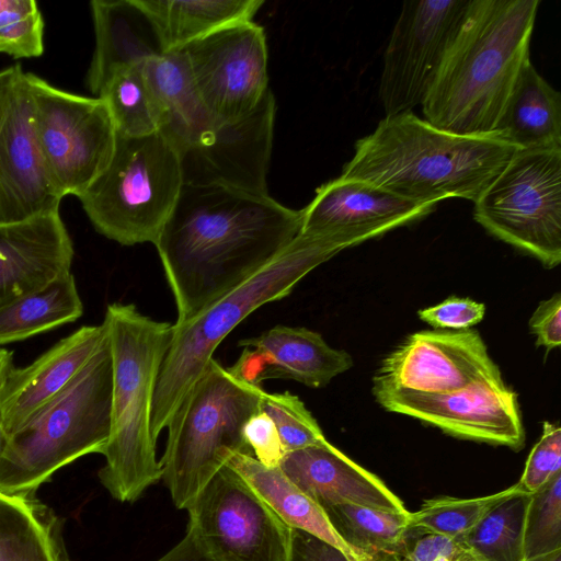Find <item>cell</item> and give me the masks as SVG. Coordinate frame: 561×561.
<instances>
[{
    "label": "cell",
    "instance_id": "cell-32",
    "mask_svg": "<svg viewBox=\"0 0 561 561\" xmlns=\"http://www.w3.org/2000/svg\"><path fill=\"white\" fill-rule=\"evenodd\" d=\"M516 491L518 488L514 484L503 491L481 497L440 496L427 500L419 511L411 512L410 527L451 538L462 537L493 506Z\"/></svg>",
    "mask_w": 561,
    "mask_h": 561
},
{
    "label": "cell",
    "instance_id": "cell-35",
    "mask_svg": "<svg viewBox=\"0 0 561 561\" xmlns=\"http://www.w3.org/2000/svg\"><path fill=\"white\" fill-rule=\"evenodd\" d=\"M274 423L285 453L298 450L325 440V436L305 403L288 391L265 392L260 403Z\"/></svg>",
    "mask_w": 561,
    "mask_h": 561
},
{
    "label": "cell",
    "instance_id": "cell-34",
    "mask_svg": "<svg viewBox=\"0 0 561 561\" xmlns=\"http://www.w3.org/2000/svg\"><path fill=\"white\" fill-rule=\"evenodd\" d=\"M44 53V20L34 0H0V54L15 59Z\"/></svg>",
    "mask_w": 561,
    "mask_h": 561
},
{
    "label": "cell",
    "instance_id": "cell-40",
    "mask_svg": "<svg viewBox=\"0 0 561 561\" xmlns=\"http://www.w3.org/2000/svg\"><path fill=\"white\" fill-rule=\"evenodd\" d=\"M43 505L34 496L0 492V557L26 533Z\"/></svg>",
    "mask_w": 561,
    "mask_h": 561
},
{
    "label": "cell",
    "instance_id": "cell-19",
    "mask_svg": "<svg viewBox=\"0 0 561 561\" xmlns=\"http://www.w3.org/2000/svg\"><path fill=\"white\" fill-rule=\"evenodd\" d=\"M238 345L242 352L228 370L255 386L266 379H290L321 388L353 366L346 351L330 346L320 333L307 328L276 325Z\"/></svg>",
    "mask_w": 561,
    "mask_h": 561
},
{
    "label": "cell",
    "instance_id": "cell-29",
    "mask_svg": "<svg viewBox=\"0 0 561 561\" xmlns=\"http://www.w3.org/2000/svg\"><path fill=\"white\" fill-rule=\"evenodd\" d=\"M339 537L363 561L392 554L409 528L411 512H390L352 503L322 507Z\"/></svg>",
    "mask_w": 561,
    "mask_h": 561
},
{
    "label": "cell",
    "instance_id": "cell-3",
    "mask_svg": "<svg viewBox=\"0 0 561 561\" xmlns=\"http://www.w3.org/2000/svg\"><path fill=\"white\" fill-rule=\"evenodd\" d=\"M517 150L495 134H454L407 112L386 116L358 139L340 176L421 204L448 197L474 203Z\"/></svg>",
    "mask_w": 561,
    "mask_h": 561
},
{
    "label": "cell",
    "instance_id": "cell-2",
    "mask_svg": "<svg viewBox=\"0 0 561 561\" xmlns=\"http://www.w3.org/2000/svg\"><path fill=\"white\" fill-rule=\"evenodd\" d=\"M539 0H469L422 104L424 119L459 135L494 134L530 60Z\"/></svg>",
    "mask_w": 561,
    "mask_h": 561
},
{
    "label": "cell",
    "instance_id": "cell-21",
    "mask_svg": "<svg viewBox=\"0 0 561 561\" xmlns=\"http://www.w3.org/2000/svg\"><path fill=\"white\" fill-rule=\"evenodd\" d=\"M107 339L105 324L82 325L30 365L14 368L0 393V421L9 436L61 392Z\"/></svg>",
    "mask_w": 561,
    "mask_h": 561
},
{
    "label": "cell",
    "instance_id": "cell-8",
    "mask_svg": "<svg viewBox=\"0 0 561 561\" xmlns=\"http://www.w3.org/2000/svg\"><path fill=\"white\" fill-rule=\"evenodd\" d=\"M182 186L178 152L163 135L116 134L108 165L78 198L100 234L122 245L154 244Z\"/></svg>",
    "mask_w": 561,
    "mask_h": 561
},
{
    "label": "cell",
    "instance_id": "cell-9",
    "mask_svg": "<svg viewBox=\"0 0 561 561\" xmlns=\"http://www.w3.org/2000/svg\"><path fill=\"white\" fill-rule=\"evenodd\" d=\"M474 220L546 268L561 262V148L518 149L474 202Z\"/></svg>",
    "mask_w": 561,
    "mask_h": 561
},
{
    "label": "cell",
    "instance_id": "cell-6",
    "mask_svg": "<svg viewBox=\"0 0 561 561\" xmlns=\"http://www.w3.org/2000/svg\"><path fill=\"white\" fill-rule=\"evenodd\" d=\"M112 380L107 336L77 377L8 436L0 492L34 496L62 467L103 454L111 431Z\"/></svg>",
    "mask_w": 561,
    "mask_h": 561
},
{
    "label": "cell",
    "instance_id": "cell-28",
    "mask_svg": "<svg viewBox=\"0 0 561 561\" xmlns=\"http://www.w3.org/2000/svg\"><path fill=\"white\" fill-rule=\"evenodd\" d=\"M82 313L70 272L0 308V346L75 322Z\"/></svg>",
    "mask_w": 561,
    "mask_h": 561
},
{
    "label": "cell",
    "instance_id": "cell-17",
    "mask_svg": "<svg viewBox=\"0 0 561 561\" xmlns=\"http://www.w3.org/2000/svg\"><path fill=\"white\" fill-rule=\"evenodd\" d=\"M62 198L37 141L32 94L22 70L0 126V222L59 211Z\"/></svg>",
    "mask_w": 561,
    "mask_h": 561
},
{
    "label": "cell",
    "instance_id": "cell-12",
    "mask_svg": "<svg viewBox=\"0 0 561 561\" xmlns=\"http://www.w3.org/2000/svg\"><path fill=\"white\" fill-rule=\"evenodd\" d=\"M469 0H410L383 54L378 95L386 116L422 105Z\"/></svg>",
    "mask_w": 561,
    "mask_h": 561
},
{
    "label": "cell",
    "instance_id": "cell-38",
    "mask_svg": "<svg viewBox=\"0 0 561 561\" xmlns=\"http://www.w3.org/2000/svg\"><path fill=\"white\" fill-rule=\"evenodd\" d=\"M560 472L561 430L559 425L546 421L516 485L519 491L533 494Z\"/></svg>",
    "mask_w": 561,
    "mask_h": 561
},
{
    "label": "cell",
    "instance_id": "cell-45",
    "mask_svg": "<svg viewBox=\"0 0 561 561\" xmlns=\"http://www.w3.org/2000/svg\"><path fill=\"white\" fill-rule=\"evenodd\" d=\"M22 70L23 69L20 65H14L0 70V126L10 102L14 83Z\"/></svg>",
    "mask_w": 561,
    "mask_h": 561
},
{
    "label": "cell",
    "instance_id": "cell-46",
    "mask_svg": "<svg viewBox=\"0 0 561 561\" xmlns=\"http://www.w3.org/2000/svg\"><path fill=\"white\" fill-rule=\"evenodd\" d=\"M14 368L13 352L0 346V393Z\"/></svg>",
    "mask_w": 561,
    "mask_h": 561
},
{
    "label": "cell",
    "instance_id": "cell-18",
    "mask_svg": "<svg viewBox=\"0 0 561 561\" xmlns=\"http://www.w3.org/2000/svg\"><path fill=\"white\" fill-rule=\"evenodd\" d=\"M434 207L362 180L339 176L319 186L300 210V231L334 234L353 247L420 220Z\"/></svg>",
    "mask_w": 561,
    "mask_h": 561
},
{
    "label": "cell",
    "instance_id": "cell-39",
    "mask_svg": "<svg viewBox=\"0 0 561 561\" xmlns=\"http://www.w3.org/2000/svg\"><path fill=\"white\" fill-rule=\"evenodd\" d=\"M417 314L435 329L462 331L483 320L485 306L470 298L451 296L433 307L419 310Z\"/></svg>",
    "mask_w": 561,
    "mask_h": 561
},
{
    "label": "cell",
    "instance_id": "cell-48",
    "mask_svg": "<svg viewBox=\"0 0 561 561\" xmlns=\"http://www.w3.org/2000/svg\"><path fill=\"white\" fill-rule=\"evenodd\" d=\"M7 439H8V435L2 426V423L0 421V457L3 453V449L5 447V444H7Z\"/></svg>",
    "mask_w": 561,
    "mask_h": 561
},
{
    "label": "cell",
    "instance_id": "cell-24",
    "mask_svg": "<svg viewBox=\"0 0 561 561\" xmlns=\"http://www.w3.org/2000/svg\"><path fill=\"white\" fill-rule=\"evenodd\" d=\"M494 134L517 149L561 148V94L530 60L516 79Z\"/></svg>",
    "mask_w": 561,
    "mask_h": 561
},
{
    "label": "cell",
    "instance_id": "cell-27",
    "mask_svg": "<svg viewBox=\"0 0 561 561\" xmlns=\"http://www.w3.org/2000/svg\"><path fill=\"white\" fill-rule=\"evenodd\" d=\"M165 50H175L233 24L253 21L263 0H139Z\"/></svg>",
    "mask_w": 561,
    "mask_h": 561
},
{
    "label": "cell",
    "instance_id": "cell-42",
    "mask_svg": "<svg viewBox=\"0 0 561 561\" xmlns=\"http://www.w3.org/2000/svg\"><path fill=\"white\" fill-rule=\"evenodd\" d=\"M529 331L536 345L547 351L561 345V295L554 294L541 301L529 319Z\"/></svg>",
    "mask_w": 561,
    "mask_h": 561
},
{
    "label": "cell",
    "instance_id": "cell-14",
    "mask_svg": "<svg viewBox=\"0 0 561 561\" xmlns=\"http://www.w3.org/2000/svg\"><path fill=\"white\" fill-rule=\"evenodd\" d=\"M387 411L404 414L444 433L480 443L524 447L525 430L517 394L502 379H485L449 392L373 388Z\"/></svg>",
    "mask_w": 561,
    "mask_h": 561
},
{
    "label": "cell",
    "instance_id": "cell-26",
    "mask_svg": "<svg viewBox=\"0 0 561 561\" xmlns=\"http://www.w3.org/2000/svg\"><path fill=\"white\" fill-rule=\"evenodd\" d=\"M290 528L309 533L363 561L335 533L324 511L299 490L279 467H266L252 454H234L227 462Z\"/></svg>",
    "mask_w": 561,
    "mask_h": 561
},
{
    "label": "cell",
    "instance_id": "cell-11",
    "mask_svg": "<svg viewBox=\"0 0 561 561\" xmlns=\"http://www.w3.org/2000/svg\"><path fill=\"white\" fill-rule=\"evenodd\" d=\"M186 511L187 529L209 561H287L291 528L230 466Z\"/></svg>",
    "mask_w": 561,
    "mask_h": 561
},
{
    "label": "cell",
    "instance_id": "cell-44",
    "mask_svg": "<svg viewBox=\"0 0 561 561\" xmlns=\"http://www.w3.org/2000/svg\"><path fill=\"white\" fill-rule=\"evenodd\" d=\"M156 561H209L187 529L185 536L171 550Z\"/></svg>",
    "mask_w": 561,
    "mask_h": 561
},
{
    "label": "cell",
    "instance_id": "cell-43",
    "mask_svg": "<svg viewBox=\"0 0 561 561\" xmlns=\"http://www.w3.org/2000/svg\"><path fill=\"white\" fill-rule=\"evenodd\" d=\"M287 561H353L333 545L300 529L291 528Z\"/></svg>",
    "mask_w": 561,
    "mask_h": 561
},
{
    "label": "cell",
    "instance_id": "cell-1",
    "mask_svg": "<svg viewBox=\"0 0 561 561\" xmlns=\"http://www.w3.org/2000/svg\"><path fill=\"white\" fill-rule=\"evenodd\" d=\"M300 210L268 194L183 185L157 248L184 322L272 261L300 232Z\"/></svg>",
    "mask_w": 561,
    "mask_h": 561
},
{
    "label": "cell",
    "instance_id": "cell-31",
    "mask_svg": "<svg viewBox=\"0 0 561 561\" xmlns=\"http://www.w3.org/2000/svg\"><path fill=\"white\" fill-rule=\"evenodd\" d=\"M530 494L516 491L499 502L461 538L484 561H523V536Z\"/></svg>",
    "mask_w": 561,
    "mask_h": 561
},
{
    "label": "cell",
    "instance_id": "cell-47",
    "mask_svg": "<svg viewBox=\"0 0 561 561\" xmlns=\"http://www.w3.org/2000/svg\"><path fill=\"white\" fill-rule=\"evenodd\" d=\"M523 561H561V549L535 558L524 559Z\"/></svg>",
    "mask_w": 561,
    "mask_h": 561
},
{
    "label": "cell",
    "instance_id": "cell-22",
    "mask_svg": "<svg viewBox=\"0 0 561 561\" xmlns=\"http://www.w3.org/2000/svg\"><path fill=\"white\" fill-rule=\"evenodd\" d=\"M284 474L321 507L352 503L371 508L407 512L400 500L376 474L353 461L327 439L285 453Z\"/></svg>",
    "mask_w": 561,
    "mask_h": 561
},
{
    "label": "cell",
    "instance_id": "cell-37",
    "mask_svg": "<svg viewBox=\"0 0 561 561\" xmlns=\"http://www.w3.org/2000/svg\"><path fill=\"white\" fill-rule=\"evenodd\" d=\"M375 561H484L461 538L410 527L398 550Z\"/></svg>",
    "mask_w": 561,
    "mask_h": 561
},
{
    "label": "cell",
    "instance_id": "cell-23",
    "mask_svg": "<svg viewBox=\"0 0 561 561\" xmlns=\"http://www.w3.org/2000/svg\"><path fill=\"white\" fill-rule=\"evenodd\" d=\"M90 9L95 46L85 82L94 95L116 71L167 53L139 0H93Z\"/></svg>",
    "mask_w": 561,
    "mask_h": 561
},
{
    "label": "cell",
    "instance_id": "cell-5",
    "mask_svg": "<svg viewBox=\"0 0 561 561\" xmlns=\"http://www.w3.org/2000/svg\"><path fill=\"white\" fill-rule=\"evenodd\" d=\"M347 243L333 234L300 231L272 261L184 322L173 323L152 402L157 439L226 336L261 306L288 296L309 272Z\"/></svg>",
    "mask_w": 561,
    "mask_h": 561
},
{
    "label": "cell",
    "instance_id": "cell-33",
    "mask_svg": "<svg viewBox=\"0 0 561 561\" xmlns=\"http://www.w3.org/2000/svg\"><path fill=\"white\" fill-rule=\"evenodd\" d=\"M561 549V472L530 494L523 536L524 559Z\"/></svg>",
    "mask_w": 561,
    "mask_h": 561
},
{
    "label": "cell",
    "instance_id": "cell-25",
    "mask_svg": "<svg viewBox=\"0 0 561 561\" xmlns=\"http://www.w3.org/2000/svg\"><path fill=\"white\" fill-rule=\"evenodd\" d=\"M142 68L161 107L159 133L176 151L219 124L206 110L180 49L151 58Z\"/></svg>",
    "mask_w": 561,
    "mask_h": 561
},
{
    "label": "cell",
    "instance_id": "cell-4",
    "mask_svg": "<svg viewBox=\"0 0 561 561\" xmlns=\"http://www.w3.org/2000/svg\"><path fill=\"white\" fill-rule=\"evenodd\" d=\"M103 323L112 356L111 431L99 479L113 499L131 503L161 480L151 415L161 364L173 324L141 313L133 304L107 305Z\"/></svg>",
    "mask_w": 561,
    "mask_h": 561
},
{
    "label": "cell",
    "instance_id": "cell-13",
    "mask_svg": "<svg viewBox=\"0 0 561 561\" xmlns=\"http://www.w3.org/2000/svg\"><path fill=\"white\" fill-rule=\"evenodd\" d=\"M180 50L206 110L218 123L247 115L268 90L266 36L253 21L225 27Z\"/></svg>",
    "mask_w": 561,
    "mask_h": 561
},
{
    "label": "cell",
    "instance_id": "cell-7",
    "mask_svg": "<svg viewBox=\"0 0 561 561\" xmlns=\"http://www.w3.org/2000/svg\"><path fill=\"white\" fill-rule=\"evenodd\" d=\"M265 391L234 377L213 357L191 386L167 428L161 479L186 510L234 454H252L243 428Z\"/></svg>",
    "mask_w": 561,
    "mask_h": 561
},
{
    "label": "cell",
    "instance_id": "cell-16",
    "mask_svg": "<svg viewBox=\"0 0 561 561\" xmlns=\"http://www.w3.org/2000/svg\"><path fill=\"white\" fill-rule=\"evenodd\" d=\"M502 379L476 330H432L409 335L380 363L373 388L449 392L480 380Z\"/></svg>",
    "mask_w": 561,
    "mask_h": 561
},
{
    "label": "cell",
    "instance_id": "cell-10",
    "mask_svg": "<svg viewBox=\"0 0 561 561\" xmlns=\"http://www.w3.org/2000/svg\"><path fill=\"white\" fill-rule=\"evenodd\" d=\"M37 141L49 175L65 197H79L106 169L116 129L106 103L58 89L26 72Z\"/></svg>",
    "mask_w": 561,
    "mask_h": 561
},
{
    "label": "cell",
    "instance_id": "cell-41",
    "mask_svg": "<svg viewBox=\"0 0 561 561\" xmlns=\"http://www.w3.org/2000/svg\"><path fill=\"white\" fill-rule=\"evenodd\" d=\"M253 457L266 467H278L285 454L273 421L262 411L253 414L243 428Z\"/></svg>",
    "mask_w": 561,
    "mask_h": 561
},
{
    "label": "cell",
    "instance_id": "cell-30",
    "mask_svg": "<svg viewBox=\"0 0 561 561\" xmlns=\"http://www.w3.org/2000/svg\"><path fill=\"white\" fill-rule=\"evenodd\" d=\"M142 65L113 73L98 95L106 103L117 135L144 137L160 130L161 107Z\"/></svg>",
    "mask_w": 561,
    "mask_h": 561
},
{
    "label": "cell",
    "instance_id": "cell-36",
    "mask_svg": "<svg viewBox=\"0 0 561 561\" xmlns=\"http://www.w3.org/2000/svg\"><path fill=\"white\" fill-rule=\"evenodd\" d=\"M0 561H72L58 516L43 505L31 527L3 552Z\"/></svg>",
    "mask_w": 561,
    "mask_h": 561
},
{
    "label": "cell",
    "instance_id": "cell-15",
    "mask_svg": "<svg viewBox=\"0 0 561 561\" xmlns=\"http://www.w3.org/2000/svg\"><path fill=\"white\" fill-rule=\"evenodd\" d=\"M276 103L272 91L247 115L219 123L178 152L183 185L268 194Z\"/></svg>",
    "mask_w": 561,
    "mask_h": 561
},
{
    "label": "cell",
    "instance_id": "cell-20",
    "mask_svg": "<svg viewBox=\"0 0 561 561\" xmlns=\"http://www.w3.org/2000/svg\"><path fill=\"white\" fill-rule=\"evenodd\" d=\"M72 259L59 211L0 222V308L70 273Z\"/></svg>",
    "mask_w": 561,
    "mask_h": 561
}]
</instances>
